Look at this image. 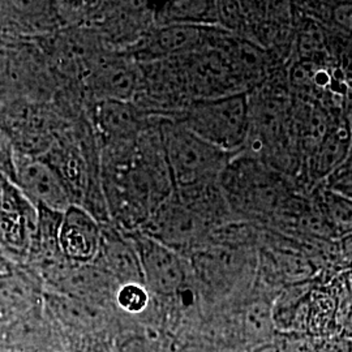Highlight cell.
<instances>
[{"label": "cell", "instance_id": "obj_1", "mask_svg": "<svg viewBox=\"0 0 352 352\" xmlns=\"http://www.w3.org/2000/svg\"><path fill=\"white\" fill-rule=\"evenodd\" d=\"M287 176L264 161L240 151L219 177V184L234 213L277 215L295 193Z\"/></svg>", "mask_w": 352, "mask_h": 352}, {"label": "cell", "instance_id": "obj_2", "mask_svg": "<svg viewBox=\"0 0 352 352\" xmlns=\"http://www.w3.org/2000/svg\"><path fill=\"white\" fill-rule=\"evenodd\" d=\"M160 132L175 189L219 179L235 157L195 135L176 118H164Z\"/></svg>", "mask_w": 352, "mask_h": 352}, {"label": "cell", "instance_id": "obj_3", "mask_svg": "<svg viewBox=\"0 0 352 352\" xmlns=\"http://www.w3.org/2000/svg\"><path fill=\"white\" fill-rule=\"evenodd\" d=\"M174 118L214 146L236 155L248 139L250 93L192 101Z\"/></svg>", "mask_w": 352, "mask_h": 352}, {"label": "cell", "instance_id": "obj_4", "mask_svg": "<svg viewBox=\"0 0 352 352\" xmlns=\"http://www.w3.org/2000/svg\"><path fill=\"white\" fill-rule=\"evenodd\" d=\"M11 182L37 208L64 213L74 205L72 189L60 171L42 155L14 151Z\"/></svg>", "mask_w": 352, "mask_h": 352}, {"label": "cell", "instance_id": "obj_5", "mask_svg": "<svg viewBox=\"0 0 352 352\" xmlns=\"http://www.w3.org/2000/svg\"><path fill=\"white\" fill-rule=\"evenodd\" d=\"M0 129L14 151L41 155L51 149L54 120L36 101H17L0 106Z\"/></svg>", "mask_w": 352, "mask_h": 352}, {"label": "cell", "instance_id": "obj_6", "mask_svg": "<svg viewBox=\"0 0 352 352\" xmlns=\"http://www.w3.org/2000/svg\"><path fill=\"white\" fill-rule=\"evenodd\" d=\"M139 253L144 285L153 294L175 296L188 282V269L183 256L151 236L139 232L129 235Z\"/></svg>", "mask_w": 352, "mask_h": 352}, {"label": "cell", "instance_id": "obj_7", "mask_svg": "<svg viewBox=\"0 0 352 352\" xmlns=\"http://www.w3.org/2000/svg\"><path fill=\"white\" fill-rule=\"evenodd\" d=\"M210 230L212 227L192 213L174 192L145 221L141 232L180 253L195 248Z\"/></svg>", "mask_w": 352, "mask_h": 352}, {"label": "cell", "instance_id": "obj_8", "mask_svg": "<svg viewBox=\"0 0 352 352\" xmlns=\"http://www.w3.org/2000/svg\"><path fill=\"white\" fill-rule=\"evenodd\" d=\"M87 82L98 102H132L144 85V74L128 58L102 55L90 64Z\"/></svg>", "mask_w": 352, "mask_h": 352}, {"label": "cell", "instance_id": "obj_9", "mask_svg": "<svg viewBox=\"0 0 352 352\" xmlns=\"http://www.w3.org/2000/svg\"><path fill=\"white\" fill-rule=\"evenodd\" d=\"M32 202L7 180L0 184V244L13 252H24L34 239L38 214Z\"/></svg>", "mask_w": 352, "mask_h": 352}, {"label": "cell", "instance_id": "obj_10", "mask_svg": "<svg viewBox=\"0 0 352 352\" xmlns=\"http://www.w3.org/2000/svg\"><path fill=\"white\" fill-rule=\"evenodd\" d=\"M102 244V227L93 214L74 204L62 217L59 248L64 258L75 265H90L97 260Z\"/></svg>", "mask_w": 352, "mask_h": 352}, {"label": "cell", "instance_id": "obj_11", "mask_svg": "<svg viewBox=\"0 0 352 352\" xmlns=\"http://www.w3.org/2000/svg\"><path fill=\"white\" fill-rule=\"evenodd\" d=\"M213 29L209 26L170 24L160 25L144 39L138 54L145 62L166 59H180L200 50L212 37Z\"/></svg>", "mask_w": 352, "mask_h": 352}, {"label": "cell", "instance_id": "obj_12", "mask_svg": "<svg viewBox=\"0 0 352 352\" xmlns=\"http://www.w3.org/2000/svg\"><path fill=\"white\" fill-rule=\"evenodd\" d=\"M96 119L106 148L133 145L148 129L145 113L132 102H98Z\"/></svg>", "mask_w": 352, "mask_h": 352}, {"label": "cell", "instance_id": "obj_13", "mask_svg": "<svg viewBox=\"0 0 352 352\" xmlns=\"http://www.w3.org/2000/svg\"><path fill=\"white\" fill-rule=\"evenodd\" d=\"M97 260H101L100 267L119 286L126 283L144 285L139 253L129 235L126 236L115 228H102L101 251Z\"/></svg>", "mask_w": 352, "mask_h": 352}, {"label": "cell", "instance_id": "obj_14", "mask_svg": "<svg viewBox=\"0 0 352 352\" xmlns=\"http://www.w3.org/2000/svg\"><path fill=\"white\" fill-rule=\"evenodd\" d=\"M352 151V128L350 120L331 123L325 136L308 157V175L315 182H325Z\"/></svg>", "mask_w": 352, "mask_h": 352}, {"label": "cell", "instance_id": "obj_15", "mask_svg": "<svg viewBox=\"0 0 352 352\" xmlns=\"http://www.w3.org/2000/svg\"><path fill=\"white\" fill-rule=\"evenodd\" d=\"M41 300L37 282L19 269L10 267L0 273V312L25 316L36 309Z\"/></svg>", "mask_w": 352, "mask_h": 352}, {"label": "cell", "instance_id": "obj_16", "mask_svg": "<svg viewBox=\"0 0 352 352\" xmlns=\"http://www.w3.org/2000/svg\"><path fill=\"white\" fill-rule=\"evenodd\" d=\"M160 25L188 24L212 26L219 24L218 3L209 1H174L157 8Z\"/></svg>", "mask_w": 352, "mask_h": 352}, {"label": "cell", "instance_id": "obj_17", "mask_svg": "<svg viewBox=\"0 0 352 352\" xmlns=\"http://www.w3.org/2000/svg\"><path fill=\"white\" fill-rule=\"evenodd\" d=\"M269 263L279 279L287 286L311 283L317 274V267L305 252L291 250H272Z\"/></svg>", "mask_w": 352, "mask_h": 352}, {"label": "cell", "instance_id": "obj_18", "mask_svg": "<svg viewBox=\"0 0 352 352\" xmlns=\"http://www.w3.org/2000/svg\"><path fill=\"white\" fill-rule=\"evenodd\" d=\"M243 331L252 346L272 340L278 331L273 320V302L254 299L244 309Z\"/></svg>", "mask_w": 352, "mask_h": 352}, {"label": "cell", "instance_id": "obj_19", "mask_svg": "<svg viewBox=\"0 0 352 352\" xmlns=\"http://www.w3.org/2000/svg\"><path fill=\"white\" fill-rule=\"evenodd\" d=\"M316 196L337 239L352 234V200L325 187H316Z\"/></svg>", "mask_w": 352, "mask_h": 352}, {"label": "cell", "instance_id": "obj_20", "mask_svg": "<svg viewBox=\"0 0 352 352\" xmlns=\"http://www.w3.org/2000/svg\"><path fill=\"white\" fill-rule=\"evenodd\" d=\"M115 300L123 311L136 315L148 308L151 291L142 283L120 285L115 291Z\"/></svg>", "mask_w": 352, "mask_h": 352}, {"label": "cell", "instance_id": "obj_21", "mask_svg": "<svg viewBox=\"0 0 352 352\" xmlns=\"http://www.w3.org/2000/svg\"><path fill=\"white\" fill-rule=\"evenodd\" d=\"M324 184L327 188L352 200V151L347 160L331 175L327 176Z\"/></svg>", "mask_w": 352, "mask_h": 352}, {"label": "cell", "instance_id": "obj_22", "mask_svg": "<svg viewBox=\"0 0 352 352\" xmlns=\"http://www.w3.org/2000/svg\"><path fill=\"white\" fill-rule=\"evenodd\" d=\"M317 352H352V338L336 333L322 338H316Z\"/></svg>", "mask_w": 352, "mask_h": 352}, {"label": "cell", "instance_id": "obj_23", "mask_svg": "<svg viewBox=\"0 0 352 352\" xmlns=\"http://www.w3.org/2000/svg\"><path fill=\"white\" fill-rule=\"evenodd\" d=\"M331 23L352 37V3H340L331 10Z\"/></svg>", "mask_w": 352, "mask_h": 352}, {"label": "cell", "instance_id": "obj_24", "mask_svg": "<svg viewBox=\"0 0 352 352\" xmlns=\"http://www.w3.org/2000/svg\"><path fill=\"white\" fill-rule=\"evenodd\" d=\"M286 336L289 352H317L315 337L298 333H289Z\"/></svg>", "mask_w": 352, "mask_h": 352}, {"label": "cell", "instance_id": "obj_25", "mask_svg": "<svg viewBox=\"0 0 352 352\" xmlns=\"http://www.w3.org/2000/svg\"><path fill=\"white\" fill-rule=\"evenodd\" d=\"M251 352H289L287 336L278 333L272 340L252 346Z\"/></svg>", "mask_w": 352, "mask_h": 352}, {"label": "cell", "instance_id": "obj_26", "mask_svg": "<svg viewBox=\"0 0 352 352\" xmlns=\"http://www.w3.org/2000/svg\"><path fill=\"white\" fill-rule=\"evenodd\" d=\"M338 245H340L342 263L352 266V234L340 238Z\"/></svg>", "mask_w": 352, "mask_h": 352}, {"label": "cell", "instance_id": "obj_27", "mask_svg": "<svg viewBox=\"0 0 352 352\" xmlns=\"http://www.w3.org/2000/svg\"><path fill=\"white\" fill-rule=\"evenodd\" d=\"M34 352H60L59 350H55V349H50V347H42V349H39V350H37V351Z\"/></svg>", "mask_w": 352, "mask_h": 352}, {"label": "cell", "instance_id": "obj_28", "mask_svg": "<svg viewBox=\"0 0 352 352\" xmlns=\"http://www.w3.org/2000/svg\"><path fill=\"white\" fill-rule=\"evenodd\" d=\"M128 352H144V351H140V350H138L136 347H131V349H128Z\"/></svg>", "mask_w": 352, "mask_h": 352}]
</instances>
